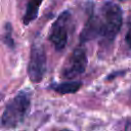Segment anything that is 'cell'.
<instances>
[{
    "label": "cell",
    "mask_w": 131,
    "mask_h": 131,
    "mask_svg": "<svg viewBox=\"0 0 131 131\" xmlns=\"http://www.w3.org/2000/svg\"><path fill=\"white\" fill-rule=\"evenodd\" d=\"M82 87V82L80 81H67L62 83H52L50 88L59 94L75 93Z\"/></svg>",
    "instance_id": "6"
},
{
    "label": "cell",
    "mask_w": 131,
    "mask_h": 131,
    "mask_svg": "<svg viewBox=\"0 0 131 131\" xmlns=\"http://www.w3.org/2000/svg\"><path fill=\"white\" fill-rule=\"evenodd\" d=\"M72 26V15L70 11H62L54 20L49 33V40L57 51H62L68 43Z\"/></svg>",
    "instance_id": "3"
},
{
    "label": "cell",
    "mask_w": 131,
    "mask_h": 131,
    "mask_svg": "<svg viewBox=\"0 0 131 131\" xmlns=\"http://www.w3.org/2000/svg\"><path fill=\"white\" fill-rule=\"evenodd\" d=\"M31 98L32 93L29 90H21L12 99H10L2 113V127L6 129H12L23 123L30 112Z\"/></svg>",
    "instance_id": "2"
},
{
    "label": "cell",
    "mask_w": 131,
    "mask_h": 131,
    "mask_svg": "<svg viewBox=\"0 0 131 131\" xmlns=\"http://www.w3.org/2000/svg\"><path fill=\"white\" fill-rule=\"evenodd\" d=\"M57 131H69V130H67V129H62V130H57Z\"/></svg>",
    "instance_id": "10"
},
{
    "label": "cell",
    "mask_w": 131,
    "mask_h": 131,
    "mask_svg": "<svg viewBox=\"0 0 131 131\" xmlns=\"http://www.w3.org/2000/svg\"><path fill=\"white\" fill-rule=\"evenodd\" d=\"M47 67L46 52L41 43H34L31 47L30 59L28 63V76L33 83L42 81Z\"/></svg>",
    "instance_id": "4"
},
{
    "label": "cell",
    "mask_w": 131,
    "mask_h": 131,
    "mask_svg": "<svg viewBox=\"0 0 131 131\" xmlns=\"http://www.w3.org/2000/svg\"><path fill=\"white\" fill-rule=\"evenodd\" d=\"M43 1L44 0H28L26 11H25V14L23 17L24 25L27 26L36 19L38 12H39V9H40V6H41Z\"/></svg>",
    "instance_id": "7"
},
{
    "label": "cell",
    "mask_w": 131,
    "mask_h": 131,
    "mask_svg": "<svg viewBox=\"0 0 131 131\" xmlns=\"http://www.w3.org/2000/svg\"><path fill=\"white\" fill-rule=\"evenodd\" d=\"M123 12L114 2H105L98 13H91L82 33L81 41L87 42L100 36L105 42H113L122 27Z\"/></svg>",
    "instance_id": "1"
},
{
    "label": "cell",
    "mask_w": 131,
    "mask_h": 131,
    "mask_svg": "<svg viewBox=\"0 0 131 131\" xmlns=\"http://www.w3.org/2000/svg\"><path fill=\"white\" fill-rule=\"evenodd\" d=\"M87 63L88 59L85 49L82 47H78L69 55V57L64 61L61 68L60 75L62 78L69 80L77 78L85 72Z\"/></svg>",
    "instance_id": "5"
},
{
    "label": "cell",
    "mask_w": 131,
    "mask_h": 131,
    "mask_svg": "<svg viewBox=\"0 0 131 131\" xmlns=\"http://www.w3.org/2000/svg\"><path fill=\"white\" fill-rule=\"evenodd\" d=\"M125 41L127 43V45L131 48V23L129 25V28H128V31L126 33V37H125Z\"/></svg>",
    "instance_id": "9"
},
{
    "label": "cell",
    "mask_w": 131,
    "mask_h": 131,
    "mask_svg": "<svg viewBox=\"0 0 131 131\" xmlns=\"http://www.w3.org/2000/svg\"><path fill=\"white\" fill-rule=\"evenodd\" d=\"M119 1H122V2H124V1H128V0H119Z\"/></svg>",
    "instance_id": "11"
},
{
    "label": "cell",
    "mask_w": 131,
    "mask_h": 131,
    "mask_svg": "<svg viewBox=\"0 0 131 131\" xmlns=\"http://www.w3.org/2000/svg\"><path fill=\"white\" fill-rule=\"evenodd\" d=\"M4 41L7 46L13 47V39L11 37V26L10 24H6L5 26V34H4Z\"/></svg>",
    "instance_id": "8"
}]
</instances>
